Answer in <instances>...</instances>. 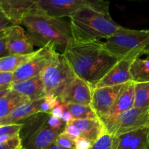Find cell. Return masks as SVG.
Returning a JSON list of instances; mask_svg holds the SVG:
<instances>
[{
	"mask_svg": "<svg viewBox=\"0 0 149 149\" xmlns=\"http://www.w3.org/2000/svg\"><path fill=\"white\" fill-rule=\"evenodd\" d=\"M76 77L93 89L119 61L100 41L78 43L71 41L63 53Z\"/></svg>",
	"mask_w": 149,
	"mask_h": 149,
	"instance_id": "obj_1",
	"label": "cell"
},
{
	"mask_svg": "<svg viewBox=\"0 0 149 149\" xmlns=\"http://www.w3.org/2000/svg\"><path fill=\"white\" fill-rule=\"evenodd\" d=\"M21 24L27 30V36L33 46L40 48L51 45L55 48L65 47L73 40L70 23L53 17L34 7L24 15Z\"/></svg>",
	"mask_w": 149,
	"mask_h": 149,
	"instance_id": "obj_2",
	"label": "cell"
},
{
	"mask_svg": "<svg viewBox=\"0 0 149 149\" xmlns=\"http://www.w3.org/2000/svg\"><path fill=\"white\" fill-rule=\"evenodd\" d=\"M73 41L78 43L100 41L118 34L128 33L130 29L113 21L110 14L93 9H83L70 17Z\"/></svg>",
	"mask_w": 149,
	"mask_h": 149,
	"instance_id": "obj_3",
	"label": "cell"
},
{
	"mask_svg": "<svg viewBox=\"0 0 149 149\" xmlns=\"http://www.w3.org/2000/svg\"><path fill=\"white\" fill-rule=\"evenodd\" d=\"M49 113H38L23 121L19 135L22 146L26 149H45L54 143L61 131L48 125Z\"/></svg>",
	"mask_w": 149,
	"mask_h": 149,
	"instance_id": "obj_4",
	"label": "cell"
},
{
	"mask_svg": "<svg viewBox=\"0 0 149 149\" xmlns=\"http://www.w3.org/2000/svg\"><path fill=\"white\" fill-rule=\"evenodd\" d=\"M105 48L119 61L140 58L149 49V30H134L106 39Z\"/></svg>",
	"mask_w": 149,
	"mask_h": 149,
	"instance_id": "obj_5",
	"label": "cell"
},
{
	"mask_svg": "<svg viewBox=\"0 0 149 149\" xmlns=\"http://www.w3.org/2000/svg\"><path fill=\"white\" fill-rule=\"evenodd\" d=\"M109 0H38L35 7L53 17H71L83 9H93L100 13H109Z\"/></svg>",
	"mask_w": 149,
	"mask_h": 149,
	"instance_id": "obj_6",
	"label": "cell"
},
{
	"mask_svg": "<svg viewBox=\"0 0 149 149\" xmlns=\"http://www.w3.org/2000/svg\"><path fill=\"white\" fill-rule=\"evenodd\" d=\"M40 76L46 94H52L56 96L59 95L68 83L76 77L65 57L58 52Z\"/></svg>",
	"mask_w": 149,
	"mask_h": 149,
	"instance_id": "obj_7",
	"label": "cell"
},
{
	"mask_svg": "<svg viewBox=\"0 0 149 149\" xmlns=\"http://www.w3.org/2000/svg\"><path fill=\"white\" fill-rule=\"evenodd\" d=\"M104 124L107 132L120 136L149 127V108H132Z\"/></svg>",
	"mask_w": 149,
	"mask_h": 149,
	"instance_id": "obj_8",
	"label": "cell"
},
{
	"mask_svg": "<svg viewBox=\"0 0 149 149\" xmlns=\"http://www.w3.org/2000/svg\"><path fill=\"white\" fill-rule=\"evenodd\" d=\"M56 48L51 45L40 48L36 53L13 73V83L24 81L42 74L57 54Z\"/></svg>",
	"mask_w": 149,
	"mask_h": 149,
	"instance_id": "obj_9",
	"label": "cell"
},
{
	"mask_svg": "<svg viewBox=\"0 0 149 149\" xmlns=\"http://www.w3.org/2000/svg\"><path fill=\"white\" fill-rule=\"evenodd\" d=\"M93 87L87 82L76 77L58 96L65 104L91 105Z\"/></svg>",
	"mask_w": 149,
	"mask_h": 149,
	"instance_id": "obj_10",
	"label": "cell"
},
{
	"mask_svg": "<svg viewBox=\"0 0 149 149\" xmlns=\"http://www.w3.org/2000/svg\"><path fill=\"white\" fill-rule=\"evenodd\" d=\"M124 84L93 89L91 106L100 120L108 116Z\"/></svg>",
	"mask_w": 149,
	"mask_h": 149,
	"instance_id": "obj_11",
	"label": "cell"
},
{
	"mask_svg": "<svg viewBox=\"0 0 149 149\" xmlns=\"http://www.w3.org/2000/svg\"><path fill=\"white\" fill-rule=\"evenodd\" d=\"M135 60L134 58H125L118 61L93 89L122 85L132 81L130 68Z\"/></svg>",
	"mask_w": 149,
	"mask_h": 149,
	"instance_id": "obj_12",
	"label": "cell"
},
{
	"mask_svg": "<svg viewBox=\"0 0 149 149\" xmlns=\"http://www.w3.org/2000/svg\"><path fill=\"white\" fill-rule=\"evenodd\" d=\"M10 55H26L33 52V45L20 25H13L6 29Z\"/></svg>",
	"mask_w": 149,
	"mask_h": 149,
	"instance_id": "obj_13",
	"label": "cell"
},
{
	"mask_svg": "<svg viewBox=\"0 0 149 149\" xmlns=\"http://www.w3.org/2000/svg\"><path fill=\"white\" fill-rule=\"evenodd\" d=\"M135 97V82L129 81L124 84L108 116L101 120L103 123L112 120L121 113L133 108Z\"/></svg>",
	"mask_w": 149,
	"mask_h": 149,
	"instance_id": "obj_14",
	"label": "cell"
},
{
	"mask_svg": "<svg viewBox=\"0 0 149 149\" xmlns=\"http://www.w3.org/2000/svg\"><path fill=\"white\" fill-rule=\"evenodd\" d=\"M10 87L29 97L31 101L43 98L47 95L40 75L24 81L12 83Z\"/></svg>",
	"mask_w": 149,
	"mask_h": 149,
	"instance_id": "obj_15",
	"label": "cell"
},
{
	"mask_svg": "<svg viewBox=\"0 0 149 149\" xmlns=\"http://www.w3.org/2000/svg\"><path fill=\"white\" fill-rule=\"evenodd\" d=\"M149 127L119 136L116 149H149Z\"/></svg>",
	"mask_w": 149,
	"mask_h": 149,
	"instance_id": "obj_16",
	"label": "cell"
},
{
	"mask_svg": "<svg viewBox=\"0 0 149 149\" xmlns=\"http://www.w3.org/2000/svg\"><path fill=\"white\" fill-rule=\"evenodd\" d=\"M42 99L33 100L22 105L5 117L0 119V126L21 124L28 118L36 113H40L39 105Z\"/></svg>",
	"mask_w": 149,
	"mask_h": 149,
	"instance_id": "obj_17",
	"label": "cell"
},
{
	"mask_svg": "<svg viewBox=\"0 0 149 149\" xmlns=\"http://www.w3.org/2000/svg\"><path fill=\"white\" fill-rule=\"evenodd\" d=\"M71 123L79 128L81 136L84 137L94 143L106 130L100 119H74Z\"/></svg>",
	"mask_w": 149,
	"mask_h": 149,
	"instance_id": "obj_18",
	"label": "cell"
},
{
	"mask_svg": "<svg viewBox=\"0 0 149 149\" xmlns=\"http://www.w3.org/2000/svg\"><path fill=\"white\" fill-rule=\"evenodd\" d=\"M29 102H31L29 97L10 87L0 98V119L5 117L16 109Z\"/></svg>",
	"mask_w": 149,
	"mask_h": 149,
	"instance_id": "obj_19",
	"label": "cell"
},
{
	"mask_svg": "<svg viewBox=\"0 0 149 149\" xmlns=\"http://www.w3.org/2000/svg\"><path fill=\"white\" fill-rule=\"evenodd\" d=\"M36 50L26 55H9L0 59V71L14 73L22 65L26 63L35 54Z\"/></svg>",
	"mask_w": 149,
	"mask_h": 149,
	"instance_id": "obj_20",
	"label": "cell"
},
{
	"mask_svg": "<svg viewBox=\"0 0 149 149\" xmlns=\"http://www.w3.org/2000/svg\"><path fill=\"white\" fill-rule=\"evenodd\" d=\"M130 74L133 82H149V60L135 59L131 65Z\"/></svg>",
	"mask_w": 149,
	"mask_h": 149,
	"instance_id": "obj_21",
	"label": "cell"
},
{
	"mask_svg": "<svg viewBox=\"0 0 149 149\" xmlns=\"http://www.w3.org/2000/svg\"><path fill=\"white\" fill-rule=\"evenodd\" d=\"M135 108H149V82L135 83Z\"/></svg>",
	"mask_w": 149,
	"mask_h": 149,
	"instance_id": "obj_22",
	"label": "cell"
},
{
	"mask_svg": "<svg viewBox=\"0 0 149 149\" xmlns=\"http://www.w3.org/2000/svg\"><path fill=\"white\" fill-rule=\"evenodd\" d=\"M66 106L74 119H99L91 105L66 104Z\"/></svg>",
	"mask_w": 149,
	"mask_h": 149,
	"instance_id": "obj_23",
	"label": "cell"
},
{
	"mask_svg": "<svg viewBox=\"0 0 149 149\" xmlns=\"http://www.w3.org/2000/svg\"><path fill=\"white\" fill-rule=\"evenodd\" d=\"M119 141V137L106 131L93 143L91 149H116Z\"/></svg>",
	"mask_w": 149,
	"mask_h": 149,
	"instance_id": "obj_24",
	"label": "cell"
},
{
	"mask_svg": "<svg viewBox=\"0 0 149 149\" xmlns=\"http://www.w3.org/2000/svg\"><path fill=\"white\" fill-rule=\"evenodd\" d=\"M61 134H62L64 136H66L67 138H70L74 141H75L77 138L81 136V132L79 130V128L72 123L65 125L63 130Z\"/></svg>",
	"mask_w": 149,
	"mask_h": 149,
	"instance_id": "obj_25",
	"label": "cell"
},
{
	"mask_svg": "<svg viewBox=\"0 0 149 149\" xmlns=\"http://www.w3.org/2000/svg\"><path fill=\"white\" fill-rule=\"evenodd\" d=\"M22 147V141L19 134L16 135L10 141L0 143V149H20Z\"/></svg>",
	"mask_w": 149,
	"mask_h": 149,
	"instance_id": "obj_26",
	"label": "cell"
},
{
	"mask_svg": "<svg viewBox=\"0 0 149 149\" xmlns=\"http://www.w3.org/2000/svg\"><path fill=\"white\" fill-rule=\"evenodd\" d=\"M23 124L0 126V136L4 135H15L20 132Z\"/></svg>",
	"mask_w": 149,
	"mask_h": 149,
	"instance_id": "obj_27",
	"label": "cell"
},
{
	"mask_svg": "<svg viewBox=\"0 0 149 149\" xmlns=\"http://www.w3.org/2000/svg\"><path fill=\"white\" fill-rule=\"evenodd\" d=\"M6 29L0 31V59L10 55L7 47Z\"/></svg>",
	"mask_w": 149,
	"mask_h": 149,
	"instance_id": "obj_28",
	"label": "cell"
},
{
	"mask_svg": "<svg viewBox=\"0 0 149 149\" xmlns=\"http://www.w3.org/2000/svg\"><path fill=\"white\" fill-rule=\"evenodd\" d=\"M93 145V142L90 140L80 136L74 141V149H91Z\"/></svg>",
	"mask_w": 149,
	"mask_h": 149,
	"instance_id": "obj_29",
	"label": "cell"
},
{
	"mask_svg": "<svg viewBox=\"0 0 149 149\" xmlns=\"http://www.w3.org/2000/svg\"><path fill=\"white\" fill-rule=\"evenodd\" d=\"M48 125H49L50 127H52V129L56 130H59L63 132L64 127H65V124L63 123L61 119L58 117H55V116H51L49 115V118H48Z\"/></svg>",
	"mask_w": 149,
	"mask_h": 149,
	"instance_id": "obj_30",
	"label": "cell"
},
{
	"mask_svg": "<svg viewBox=\"0 0 149 149\" xmlns=\"http://www.w3.org/2000/svg\"><path fill=\"white\" fill-rule=\"evenodd\" d=\"M55 142L61 146L64 147V148L74 149V141L70 138H67L66 136H64L62 134H60L58 135Z\"/></svg>",
	"mask_w": 149,
	"mask_h": 149,
	"instance_id": "obj_31",
	"label": "cell"
},
{
	"mask_svg": "<svg viewBox=\"0 0 149 149\" xmlns=\"http://www.w3.org/2000/svg\"><path fill=\"white\" fill-rule=\"evenodd\" d=\"M13 74L0 71V87L1 86L11 85L13 83Z\"/></svg>",
	"mask_w": 149,
	"mask_h": 149,
	"instance_id": "obj_32",
	"label": "cell"
},
{
	"mask_svg": "<svg viewBox=\"0 0 149 149\" xmlns=\"http://www.w3.org/2000/svg\"><path fill=\"white\" fill-rule=\"evenodd\" d=\"M66 109H67L66 104L61 103L58 106H57L56 107H55L52 111H51L49 114H50L51 116H55V117H58V118H60V119H61L64 111H65V110Z\"/></svg>",
	"mask_w": 149,
	"mask_h": 149,
	"instance_id": "obj_33",
	"label": "cell"
},
{
	"mask_svg": "<svg viewBox=\"0 0 149 149\" xmlns=\"http://www.w3.org/2000/svg\"><path fill=\"white\" fill-rule=\"evenodd\" d=\"M13 23L6 17L5 15L0 12V31L13 26Z\"/></svg>",
	"mask_w": 149,
	"mask_h": 149,
	"instance_id": "obj_34",
	"label": "cell"
},
{
	"mask_svg": "<svg viewBox=\"0 0 149 149\" xmlns=\"http://www.w3.org/2000/svg\"><path fill=\"white\" fill-rule=\"evenodd\" d=\"M73 119H74V117H73L72 114H71V112L66 109L65 110V111H64L62 117H61V120L63 122V123L65 124V125H67V124L71 123V122H72Z\"/></svg>",
	"mask_w": 149,
	"mask_h": 149,
	"instance_id": "obj_35",
	"label": "cell"
},
{
	"mask_svg": "<svg viewBox=\"0 0 149 149\" xmlns=\"http://www.w3.org/2000/svg\"><path fill=\"white\" fill-rule=\"evenodd\" d=\"M45 149H71V148H64V147L61 146H59L58 144H57L55 142H54V143H52V144H50L49 146L47 147Z\"/></svg>",
	"mask_w": 149,
	"mask_h": 149,
	"instance_id": "obj_36",
	"label": "cell"
},
{
	"mask_svg": "<svg viewBox=\"0 0 149 149\" xmlns=\"http://www.w3.org/2000/svg\"><path fill=\"white\" fill-rule=\"evenodd\" d=\"M9 87H10V85H9V86H1V87H0V93H1V92H2L3 90H6V89L9 88Z\"/></svg>",
	"mask_w": 149,
	"mask_h": 149,
	"instance_id": "obj_37",
	"label": "cell"
},
{
	"mask_svg": "<svg viewBox=\"0 0 149 149\" xmlns=\"http://www.w3.org/2000/svg\"><path fill=\"white\" fill-rule=\"evenodd\" d=\"M143 55H146V57H147L146 59H148V60H149V49H147V50L145 52H144Z\"/></svg>",
	"mask_w": 149,
	"mask_h": 149,
	"instance_id": "obj_38",
	"label": "cell"
},
{
	"mask_svg": "<svg viewBox=\"0 0 149 149\" xmlns=\"http://www.w3.org/2000/svg\"><path fill=\"white\" fill-rule=\"evenodd\" d=\"M130 1H140V0H130Z\"/></svg>",
	"mask_w": 149,
	"mask_h": 149,
	"instance_id": "obj_39",
	"label": "cell"
},
{
	"mask_svg": "<svg viewBox=\"0 0 149 149\" xmlns=\"http://www.w3.org/2000/svg\"><path fill=\"white\" fill-rule=\"evenodd\" d=\"M20 149H26V148H23V147H22V148H20Z\"/></svg>",
	"mask_w": 149,
	"mask_h": 149,
	"instance_id": "obj_40",
	"label": "cell"
},
{
	"mask_svg": "<svg viewBox=\"0 0 149 149\" xmlns=\"http://www.w3.org/2000/svg\"><path fill=\"white\" fill-rule=\"evenodd\" d=\"M148 140H149V134H148Z\"/></svg>",
	"mask_w": 149,
	"mask_h": 149,
	"instance_id": "obj_41",
	"label": "cell"
}]
</instances>
